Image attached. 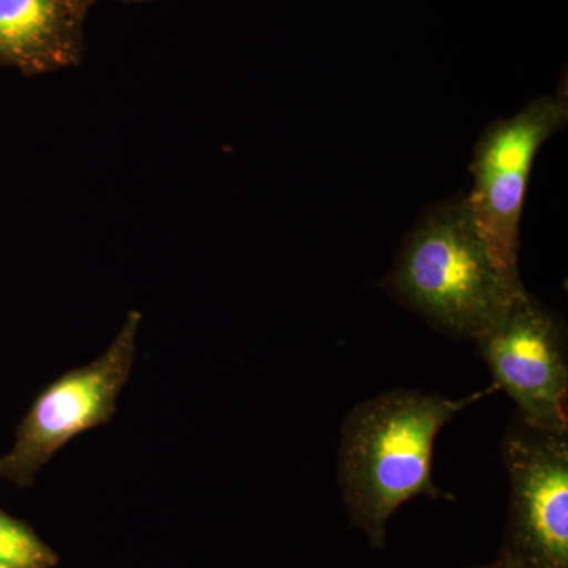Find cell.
<instances>
[{
    "label": "cell",
    "mask_w": 568,
    "mask_h": 568,
    "mask_svg": "<svg viewBox=\"0 0 568 568\" xmlns=\"http://www.w3.org/2000/svg\"><path fill=\"white\" fill-rule=\"evenodd\" d=\"M469 568H508V566L506 562H504V559L500 558L499 555H497V558L493 560V562L485 564V566H476Z\"/></svg>",
    "instance_id": "9"
},
{
    "label": "cell",
    "mask_w": 568,
    "mask_h": 568,
    "mask_svg": "<svg viewBox=\"0 0 568 568\" xmlns=\"http://www.w3.org/2000/svg\"><path fill=\"white\" fill-rule=\"evenodd\" d=\"M67 51L61 0H0V61L43 67Z\"/></svg>",
    "instance_id": "7"
},
{
    "label": "cell",
    "mask_w": 568,
    "mask_h": 568,
    "mask_svg": "<svg viewBox=\"0 0 568 568\" xmlns=\"http://www.w3.org/2000/svg\"><path fill=\"white\" fill-rule=\"evenodd\" d=\"M0 568H7V567L0 566Z\"/></svg>",
    "instance_id": "10"
},
{
    "label": "cell",
    "mask_w": 568,
    "mask_h": 568,
    "mask_svg": "<svg viewBox=\"0 0 568 568\" xmlns=\"http://www.w3.org/2000/svg\"><path fill=\"white\" fill-rule=\"evenodd\" d=\"M384 290L440 334L477 342L526 293L518 272L496 263L466 197L432 205L418 219Z\"/></svg>",
    "instance_id": "2"
},
{
    "label": "cell",
    "mask_w": 568,
    "mask_h": 568,
    "mask_svg": "<svg viewBox=\"0 0 568 568\" xmlns=\"http://www.w3.org/2000/svg\"><path fill=\"white\" fill-rule=\"evenodd\" d=\"M567 97H540L514 118L491 123L474 151L466 203L489 253L518 272V230L530 168L545 141L566 125Z\"/></svg>",
    "instance_id": "5"
},
{
    "label": "cell",
    "mask_w": 568,
    "mask_h": 568,
    "mask_svg": "<svg viewBox=\"0 0 568 568\" xmlns=\"http://www.w3.org/2000/svg\"><path fill=\"white\" fill-rule=\"evenodd\" d=\"M58 555L20 519L0 510V566L7 568H52Z\"/></svg>",
    "instance_id": "8"
},
{
    "label": "cell",
    "mask_w": 568,
    "mask_h": 568,
    "mask_svg": "<svg viewBox=\"0 0 568 568\" xmlns=\"http://www.w3.org/2000/svg\"><path fill=\"white\" fill-rule=\"evenodd\" d=\"M568 339L562 317L526 291L477 339L493 387L536 428L568 433Z\"/></svg>",
    "instance_id": "6"
},
{
    "label": "cell",
    "mask_w": 568,
    "mask_h": 568,
    "mask_svg": "<svg viewBox=\"0 0 568 568\" xmlns=\"http://www.w3.org/2000/svg\"><path fill=\"white\" fill-rule=\"evenodd\" d=\"M495 387L463 398L418 390L386 392L347 414L336 478L351 523L369 547H386L392 517L409 500L452 499L433 478L437 436Z\"/></svg>",
    "instance_id": "1"
},
{
    "label": "cell",
    "mask_w": 568,
    "mask_h": 568,
    "mask_svg": "<svg viewBox=\"0 0 568 568\" xmlns=\"http://www.w3.org/2000/svg\"><path fill=\"white\" fill-rule=\"evenodd\" d=\"M500 455L510 487L500 558L508 568H568V433L515 414Z\"/></svg>",
    "instance_id": "4"
},
{
    "label": "cell",
    "mask_w": 568,
    "mask_h": 568,
    "mask_svg": "<svg viewBox=\"0 0 568 568\" xmlns=\"http://www.w3.org/2000/svg\"><path fill=\"white\" fill-rule=\"evenodd\" d=\"M140 323V313L129 315L114 342L97 361L71 369L37 396L18 426L13 447L0 457L2 480L29 487L41 467L73 437L111 420L132 375Z\"/></svg>",
    "instance_id": "3"
}]
</instances>
